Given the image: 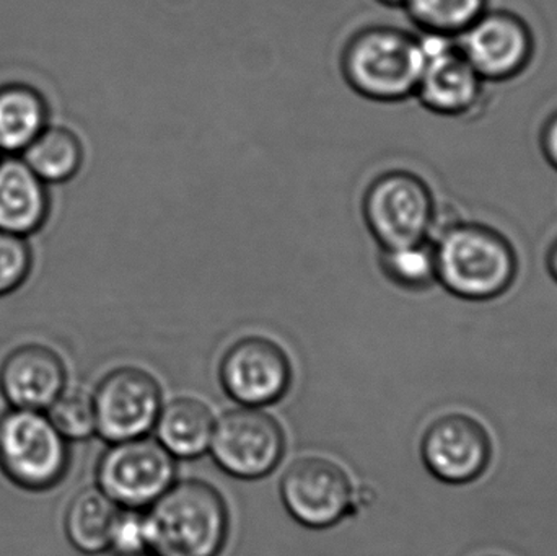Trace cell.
<instances>
[{"label":"cell","mask_w":557,"mask_h":556,"mask_svg":"<svg viewBox=\"0 0 557 556\" xmlns=\"http://www.w3.org/2000/svg\"><path fill=\"white\" fill-rule=\"evenodd\" d=\"M437 283L468 302L504 296L519 273L516 248L500 232L478 222H454L431 237Z\"/></svg>","instance_id":"cell-1"},{"label":"cell","mask_w":557,"mask_h":556,"mask_svg":"<svg viewBox=\"0 0 557 556\" xmlns=\"http://www.w3.org/2000/svg\"><path fill=\"white\" fill-rule=\"evenodd\" d=\"M144 519L153 556H218L227 542V503L205 480L173 483Z\"/></svg>","instance_id":"cell-2"},{"label":"cell","mask_w":557,"mask_h":556,"mask_svg":"<svg viewBox=\"0 0 557 556\" xmlns=\"http://www.w3.org/2000/svg\"><path fill=\"white\" fill-rule=\"evenodd\" d=\"M424 67L419 36L392 26H370L350 36L341 52V71L354 91L393 103L414 97Z\"/></svg>","instance_id":"cell-3"},{"label":"cell","mask_w":557,"mask_h":556,"mask_svg":"<svg viewBox=\"0 0 557 556\" xmlns=\"http://www.w3.org/2000/svg\"><path fill=\"white\" fill-rule=\"evenodd\" d=\"M362 211L370 234L382 248L431 240L437 224L431 186L408 170L376 176L363 195Z\"/></svg>","instance_id":"cell-4"},{"label":"cell","mask_w":557,"mask_h":556,"mask_svg":"<svg viewBox=\"0 0 557 556\" xmlns=\"http://www.w3.org/2000/svg\"><path fill=\"white\" fill-rule=\"evenodd\" d=\"M67 440L42 411L15 410L0 418V469L28 492L54 489L67 473Z\"/></svg>","instance_id":"cell-5"},{"label":"cell","mask_w":557,"mask_h":556,"mask_svg":"<svg viewBox=\"0 0 557 556\" xmlns=\"http://www.w3.org/2000/svg\"><path fill=\"white\" fill-rule=\"evenodd\" d=\"M175 477V457L146 436L111 443L98 460V489L120 508H149Z\"/></svg>","instance_id":"cell-6"},{"label":"cell","mask_w":557,"mask_h":556,"mask_svg":"<svg viewBox=\"0 0 557 556\" xmlns=\"http://www.w3.org/2000/svg\"><path fill=\"white\" fill-rule=\"evenodd\" d=\"M288 515L305 528H333L357 506V492L349 473L321 456L295 460L278 483Z\"/></svg>","instance_id":"cell-7"},{"label":"cell","mask_w":557,"mask_h":556,"mask_svg":"<svg viewBox=\"0 0 557 556\" xmlns=\"http://www.w3.org/2000/svg\"><path fill=\"white\" fill-rule=\"evenodd\" d=\"M215 464L228 475L258 480L270 475L285 453V434L276 418L261 408L242 407L215 421L211 441Z\"/></svg>","instance_id":"cell-8"},{"label":"cell","mask_w":557,"mask_h":556,"mask_svg":"<svg viewBox=\"0 0 557 556\" xmlns=\"http://www.w3.org/2000/svg\"><path fill=\"white\" fill-rule=\"evenodd\" d=\"M97 433L108 443L146 436L162 411V388L150 372L133 366L114 369L94 394Z\"/></svg>","instance_id":"cell-9"},{"label":"cell","mask_w":557,"mask_h":556,"mask_svg":"<svg viewBox=\"0 0 557 556\" xmlns=\"http://www.w3.org/2000/svg\"><path fill=\"white\" fill-rule=\"evenodd\" d=\"M424 67L414 97L422 107L441 116L473 113L484 100L486 82L471 67L457 46V38L424 33L419 36Z\"/></svg>","instance_id":"cell-10"},{"label":"cell","mask_w":557,"mask_h":556,"mask_svg":"<svg viewBox=\"0 0 557 556\" xmlns=\"http://www.w3.org/2000/svg\"><path fill=\"white\" fill-rule=\"evenodd\" d=\"M219 378L228 397L242 407L263 408L287 394L292 362L274 339L244 336L222 356Z\"/></svg>","instance_id":"cell-11"},{"label":"cell","mask_w":557,"mask_h":556,"mask_svg":"<svg viewBox=\"0 0 557 556\" xmlns=\"http://www.w3.org/2000/svg\"><path fill=\"white\" fill-rule=\"evenodd\" d=\"M421 456L435 479L448 485H467L486 473L493 457V443L476 418L463 413L445 415L425 430Z\"/></svg>","instance_id":"cell-12"},{"label":"cell","mask_w":557,"mask_h":556,"mask_svg":"<svg viewBox=\"0 0 557 556\" xmlns=\"http://www.w3.org/2000/svg\"><path fill=\"white\" fill-rule=\"evenodd\" d=\"M457 46L486 84L512 81L535 54L529 26L510 13H483L457 36Z\"/></svg>","instance_id":"cell-13"},{"label":"cell","mask_w":557,"mask_h":556,"mask_svg":"<svg viewBox=\"0 0 557 556\" xmlns=\"http://www.w3.org/2000/svg\"><path fill=\"white\" fill-rule=\"evenodd\" d=\"M65 387L64 361L46 346H22L0 366V391L15 410H48Z\"/></svg>","instance_id":"cell-14"},{"label":"cell","mask_w":557,"mask_h":556,"mask_svg":"<svg viewBox=\"0 0 557 556\" xmlns=\"http://www.w3.org/2000/svg\"><path fill=\"white\" fill-rule=\"evenodd\" d=\"M46 186L22 157L0 159V231L22 237L39 231L49 214Z\"/></svg>","instance_id":"cell-15"},{"label":"cell","mask_w":557,"mask_h":556,"mask_svg":"<svg viewBox=\"0 0 557 556\" xmlns=\"http://www.w3.org/2000/svg\"><path fill=\"white\" fill-rule=\"evenodd\" d=\"M159 443L180 459H196L208 453L215 418L199 398L182 397L162 407L156 423Z\"/></svg>","instance_id":"cell-16"},{"label":"cell","mask_w":557,"mask_h":556,"mask_svg":"<svg viewBox=\"0 0 557 556\" xmlns=\"http://www.w3.org/2000/svg\"><path fill=\"white\" fill-rule=\"evenodd\" d=\"M120 511V506L98 486L84 490L65 511L64 529L69 542L85 555L107 552Z\"/></svg>","instance_id":"cell-17"},{"label":"cell","mask_w":557,"mask_h":556,"mask_svg":"<svg viewBox=\"0 0 557 556\" xmlns=\"http://www.w3.org/2000/svg\"><path fill=\"white\" fill-rule=\"evenodd\" d=\"M48 126V108L26 85L0 88V152L20 156Z\"/></svg>","instance_id":"cell-18"},{"label":"cell","mask_w":557,"mask_h":556,"mask_svg":"<svg viewBox=\"0 0 557 556\" xmlns=\"http://www.w3.org/2000/svg\"><path fill=\"white\" fill-rule=\"evenodd\" d=\"M20 157L46 185H58L81 172L84 146L77 134L67 127L46 126Z\"/></svg>","instance_id":"cell-19"},{"label":"cell","mask_w":557,"mask_h":556,"mask_svg":"<svg viewBox=\"0 0 557 556\" xmlns=\"http://www.w3.org/2000/svg\"><path fill=\"white\" fill-rule=\"evenodd\" d=\"M380 270L399 289L412 293L429 289L437 283L432 240L406 247L382 248Z\"/></svg>","instance_id":"cell-20"},{"label":"cell","mask_w":557,"mask_h":556,"mask_svg":"<svg viewBox=\"0 0 557 556\" xmlns=\"http://www.w3.org/2000/svg\"><path fill=\"white\" fill-rule=\"evenodd\" d=\"M409 15L424 33L460 36L484 13V0H406Z\"/></svg>","instance_id":"cell-21"},{"label":"cell","mask_w":557,"mask_h":556,"mask_svg":"<svg viewBox=\"0 0 557 556\" xmlns=\"http://www.w3.org/2000/svg\"><path fill=\"white\" fill-rule=\"evenodd\" d=\"M48 418L67 441H84L97 433L94 395L81 387L67 388L48 408Z\"/></svg>","instance_id":"cell-22"},{"label":"cell","mask_w":557,"mask_h":556,"mask_svg":"<svg viewBox=\"0 0 557 556\" xmlns=\"http://www.w3.org/2000/svg\"><path fill=\"white\" fill-rule=\"evenodd\" d=\"M32 261L26 237L0 231V296L12 294L25 283Z\"/></svg>","instance_id":"cell-23"},{"label":"cell","mask_w":557,"mask_h":556,"mask_svg":"<svg viewBox=\"0 0 557 556\" xmlns=\"http://www.w3.org/2000/svg\"><path fill=\"white\" fill-rule=\"evenodd\" d=\"M108 551L117 556H144L149 552L146 519L140 509H121Z\"/></svg>","instance_id":"cell-24"},{"label":"cell","mask_w":557,"mask_h":556,"mask_svg":"<svg viewBox=\"0 0 557 556\" xmlns=\"http://www.w3.org/2000/svg\"><path fill=\"white\" fill-rule=\"evenodd\" d=\"M540 146L549 165L557 170V111L546 121L540 134Z\"/></svg>","instance_id":"cell-25"},{"label":"cell","mask_w":557,"mask_h":556,"mask_svg":"<svg viewBox=\"0 0 557 556\" xmlns=\"http://www.w3.org/2000/svg\"><path fill=\"white\" fill-rule=\"evenodd\" d=\"M546 268L548 273L552 274L553 280L557 283V240L552 248H549L548 258H546Z\"/></svg>","instance_id":"cell-26"},{"label":"cell","mask_w":557,"mask_h":556,"mask_svg":"<svg viewBox=\"0 0 557 556\" xmlns=\"http://www.w3.org/2000/svg\"><path fill=\"white\" fill-rule=\"evenodd\" d=\"M386 3H405L406 0H383Z\"/></svg>","instance_id":"cell-27"}]
</instances>
